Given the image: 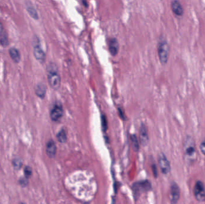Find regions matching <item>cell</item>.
Segmentation results:
<instances>
[{"mask_svg":"<svg viewBox=\"0 0 205 204\" xmlns=\"http://www.w3.org/2000/svg\"><path fill=\"white\" fill-rule=\"evenodd\" d=\"M184 157L186 164L189 165L194 164L197 159V151L196 142L193 137L186 135L183 142Z\"/></svg>","mask_w":205,"mask_h":204,"instance_id":"cell-1","label":"cell"},{"mask_svg":"<svg viewBox=\"0 0 205 204\" xmlns=\"http://www.w3.org/2000/svg\"><path fill=\"white\" fill-rule=\"evenodd\" d=\"M47 80L50 86L54 90H58L61 86V77L55 64H49L47 68Z\"/></svg>","mask_w":205,"mask_h":204,"instance_id":"cell-2","label":"cell"},{"mask_svg":"<svg viewBox=\"0 0 205 204\" xmlns=\"http://www.w3.org/2000/svg\"><path fill=\"white\" fill-rule=\"evenodd\" d=\"M159 61L162 65L167 64L170 54V46L165 39H161L157 46Z\"/></svg>","mask_w":205,"mask_h":204,"instance_id":"cell-3","label":"cell"},{"mask_svg":"<svg viewBox=\"0 0 205 204\" xmlns=\"http://www.w3.org/2000/svg\"><path fill=\"white\" fill-rule=\"evenodd\" d=\"M152 189L151 183L148 180H144L134 183L132 186V189L135 198H137L140 193L148 192Z\"/></svg>","mask_w":205,"mask_h":204,"instance_id":"cell-4","label":"cell"},{"mask_svg":"<svg viewBox=\"0 0 205 204\" xmlns=\"http://www.w3.org/2000/svg\"><path fill=\"white\" fill-rule=\"evenodd\" d=\"M195 199L198 202H205V185L201 180H197L193 189Z\"/></svg>","mask_w":205,"mask_h":204,"instance_id":"cell-5","label":"cell"},{"mask_svg":"<svg viewBox=\"0 0 205 204\" xmlns=\"http://www.w3.org/2000/svg\"><path fill=\"white\" fill-rule=\"evenodd\" d=\"M64 115V108L60 102H56L54 104L50 110V117L53 121H59Z\"/></svg>","mask_w":205,"mask_h":204,"instance_id":"cell-6","label":"cell"},{"mask_svg":"<svg viewBox=\"0 0 205 204\" xmlns=\"http://www.w3.org/2000/svg\"><path fill=\"white\" fill-rule=\"evenodd\" d=\"M169 194L170 204H178L181 197V189L176 182H172L170 186Z\"/></svg>","mask_w":205,"mask_h":204,"instance_id":"cell-7","label":"cell"},{"mask_svg":"<svg viewBox=\"0 0 205 204\" xmlns=\"http://www.w3.org/2000/svg\"><path fill=\"white\" fill-rule=\"evenodd\" d=\"M158 163L161 172L164 175H168L171 171V166L168 158L164 153H161L159 156Z\"/></svg>","mask_w":205,"mask_h":204,"instance_id":"cell-8","label":"cell"},{"mask_svg":"<svg viewBox=\"0 0 205 204\" xmlns=\"http://www.w3.org/2000/svg\"><path fill=\"white\" fill-rule=\"evenodd\" d=\"M33 55L38 61L43 64L46 60V54L39 43H36L33 48Z\"/></svg>","mask_w":205,"mask_h":204,"instance_id":"cell-9","label":"cell"},{"mask_svg":"<svg viewBox=\"0 0 205 204\" xmlns=\"http://www.w3.org/2000/svg\"><path fill=\"white\" fill-rule=\"evenodd\" d=\"M170 7L173 13L178 17H181L184 13V7L180 1L174 0L171 2Z\"/></svg>","mask_w":205,"mask_h":204,"instance_id":"cell-10","label":"cell"},{"mask_svg":"<svg viewBox=\"0 0 205 204\" xmlns=\"http://www.w3.org/2000/svg\"><path fill=\"white\" fill-rule=\"evenodd\" d=\"M46 153L49 158H54L56 153V144L53 139H50L46 144Z\"/></svg>","mask_w":205,"mask_h":204,"instance_id":"cell-11","label":"cell"},{"mask_svg":"<svg viewBox=\"0 0 205 204\" xmlns=\"http://www.w3.org/2000/svg\"><path fill=\"white\" fill-rule=\"evenodd\" d=\"M108 47L109 52L111 55L115 56L118 54L120 49V45L118 40L116 38H112L109 40Z\"/></svg>","mask_w":205,"mask_h":204,"instance_id":"cell-12","label":"cell"},{"mask_svg":"<svg viewBox=\"0 0 205 204\" xmlns=\"http://www.w3.org/2000/svg\"><path fill=\"white\" fill-rule=\"evenodd\" d=\"M140 139L142 146H145L147 145L149 141V137L146 127L144 124H142L140 126Z\"/></svg>","mask_w":205,"mask_h":204,"instance_id":"cell-13","label":"cell"},{"mask_svg":"<svg viewBox=\"0 0 205 204\" xmlns=\"http://www.w3.org/2000/svg\"><path fill=\"white\" fill-rule=\"evenodd\" d=\"M10 56L11 60L15 63L18 64L20 61V54L19 50L16 47H11L9 50Z\"/></svg>","mask_w":205,"mask_h":204,"instance_id":"cell-14","label":"cell"},{"mask_svg":"<svg viewBox=\"0 0 205 204\" xmlns=\"http://www.w3.org/2000/svg\"><path fill=\"white\" fill-rule=\"evenodd\" d=\"M47 87L45 84L43 83H39L37 84L35 93L38 98L41 99H43L45 97L46 93Z\"/></svg>","mask_w":205,"mask_h":204,"instance_id":"cell-15","label":"cell"},{"mask_svg":"<svg viewBox=\"0 0 205 204\" xmlns=\"http://www.w3.org/2000/svg\"><path fill=\"white\" fill-rule=\"evenodd\" d=\"M26 9L27 11H28L29 15L30 16L35 20H37L38 19V16L37 12L35 8L31 5V4H27L26 5Z\"/></svg>","mask_w":205,"mask_h":204,"instance_id":"cell-16","label":"cell"},{"mask_svg":"<svg viewBox=\"0 0 205 204\" xmlns=\"http://www.w3.org/2000/svg\"><path fill=\"white\" fill-rule=\"evenodd\" d=\"M23 160L21 158H15L12 160V166L15 170L18 171L23 167Z\"/></svg>","mask_w":205,"mask_h":204,"instance_id":"cell-17","label":"cell"},{"mask_svg":"<svg viewBox=\"0 0 205 204\" xmlns=\"http://www.w3.org/2000/svg\"><path fill=\"white\" fill-rule=\"evenodd\" d=\"M56 139L61 143H65L67 139V134L65 130L62 129L60 130L56 134Z\"/></svg>","mask_w":205,"mask_h":204,"instance_id":"cell-18","label":"cell"},{"mask_svg":"<svg viewBox=\"0 0 205 204\" xmlns=\"http://www.w3.org/2000/svg\"><path fill=\"white\" fill-rule=\"evenodd\" d=\"M131 143L134 151H138L139 150V143L137 137L135 135H131Z\"/></svg>","mask_w":205,"mask_h":204,"instance_id":"cell-19","label":"cell"},{"mask_svg":"<svg viewBox=\"0 0 205 204\" xmlns=\"http://www.w3.org/2000/svg\"><path fill=\"white\" fill-rule=\"evenodd\" d=\"M0 43L4 47H7L9 45V40L5 31L0 34Z\"/></svg>","mask_w":205,"mask_h":204,"instance_id":"cell-20","label":"cell"},{"mask_svg":"<svg viewBox=\"0 0 205 204\" xmlns=\"http://www.w3.org/2000/svg\"><path fill=\"white\" fill-rule=\"evenodd\" d=\"M19 185L22 188H25L29 185V179L25 176L20 177L18 180Z\"/></svg>","mask_w":205,"mask_h":204,"instance_id":"cell-21","label":"cell"},{"mask_svg":"<svg viewBox=\"0 0 205 204\" xmlns=\"http://www.w3.org/2000/svg\"><path fill=\"white\" fill-rule=\"evenodd\" d=\"M24 176L29 179L33 176V169L29 166H25L24 169Z\"/></svg>","mask_w":205,"mask_h":204,"instance_id":"cell-22","label":"cell"},{"mask_svg":"<svg viewBox=\"0 0 205 204\" xmlns=\"http://www.w3.org/2000/svg\"><path fill=\"white\" fill-rule=\"evenodd\" d=\"M101 121H102V130L103 132H106L107 128V118L106 117L105 115L102 114L101 116Z\"/></svg>","mask_w":205,"mask_h":204,"instance_id":"cell-23","label":"cell"},{"mask_svg":"<svg viewBox=\"0 0 205 204\" xmlns=\"http://www.w3.org/2000/svg\"><path fill=\"white\" fill-rule=\"evenodd\" d=\"M151 168H152V170L154 176L155 178H157L158 177V169H157V165L154 164L151 165Z\"/></svg>","mask_w":205,"mask_h":204,"instance_id":"cell-24","label":"cell"},{"mask_svg":"<svg viewBox=\"0 0 205 204\" xmlns=\"http://www.w3.org/2000/svg\"><path fill=\"white\" fill-rule=\"evenodd\" d=\"M200 149L202 153L205 156V139H203L200 144Z\"/></svg>","mask_w":205,"mask_h":204,"instance_id":"cell-25","label":"cell"},{"mask_svg":"<svg viewBox=\"0 0 205 204\" xmlns=\"http://www.w3.org/2000/svg\"><path fill=\"white\" fill-rule=\"evenodd\" d=\"M118 114H119L121 119H122L123 121H125V114H124V112L123 111V110L121 108H118Z\"/></svg>","mask_w":205,"mask_h":204,"instance_id":"cell-26","label":"cell"},{"mask_svg":"<svg viewBox=\"0 0 205 204\" xmlns=\"http://www.w3.org/2000/svg\"><path fill=\"white\" fill-rule=\"evenodd\" d=\"M4 28H3V26L2 25V23L0 22V34L2 33V32H4Z\"/></svg>","mask_w":205,"mask_h":204,"instance_id":"cell-27","label":"cell"},{"mask_svg":"<svg viewBox=\"0 0 205 204\" xmlns=\"http://www.w3.org/2000/svg\"><path fill=\"white\" fill-rule=\"evenodd\" d=\"M82 2L83 5H84L85 7H88V2H87L86 1H83Z\"/></svg>","mask_w":205,"mask_h":204,"instance_id":"cell-28","label":"cell"},{"mask_svg":"<svg viewBox=\"0 0 205 204\" xmlns=\"http://www.w3.org/2000/svg\"><path fill=\"white\" fill-rule=\"evenodd\" d=\"M19 204H25V203H24V202H20L19 203Z\"/></svg>","mask_w":205,"mask_h":204,"instance_id":"cell-29","label":"cell"}]
</instances>
